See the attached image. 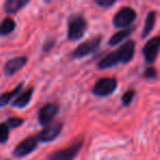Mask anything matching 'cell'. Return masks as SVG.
<instances>
[{"instance_id": "obj_12", "label": "cell", "mask_w": 160, "mask_h": 160, "mask_svg": "<svg viewBox=\"0 0 160 160\" xmlns=\"http://www.w3.org/2000/svg\"><path fill=\"white\" fill-rule=\"evenodd\" d=\"M33 92H34L33 88H29V89L21 92V93L12 101V107L18 108V109H23V108H25L30 102H31Z\"/></svg>"}, {"instance_id": "obj_9", "label": "cell", "mask_w": 160, "mask_h": 160, "mask_svg": "<svg viewBox=\"0 0 160 160\" xmlns=\"http://www.w3.org/2000/svg\"><path fill=\"white\" fill-rule=\"evenodd\" d=\"M160 49V35L150 38L148 42L145 44L142 48V55H144L145 62L147 64H153L158 56Z\"/></svg>"}, {"instance_id": "obj_11", "label": "cell", "mask_w": 160, "mask_h": 160, "mask_svg": "<svg viewBox=\"0 0 160 160\" xmlns=\"http://www.w3.org/2000/svg\"><path fill=\"white\" fill-rule=\"evenodd\" d=\"M28 62V58L25 56H18V57L11 58L8 60L5 65V75L6 76H13L18 72L20 69H22L25 66Z\"/></svg>"}, {"instance_id": "obj_21", "label": "cell", "mask_w": 160, "mask_h": 160, "mask_svg": "<svg viewBox=\"0 0 160 160\" xmlns=\"http://www.w3.org/2000/svg\"><path fill=\"white\" fill-rule=\"evenodd\" d=\"M115 0H96V3L99 6V7L101 8H105V9H108V8L112 7V6L115 5Z\"/></svg>"}, {"instance_id": "obj_6", "label": "cell", "mask_w": 160, "mask_h": 160, "mask_svg": "<svg viewBox=\"0 0 160 160\" xmlns=\"http://www.w3.org/2000/svg\"><path fill=\"white\" fill-rule=\"evenodd\" d=\"M101 41H102L101 36H93V38L85 41V42L81 43L79 46H77L73 49L71 56L73 58H83L86 56L90 55V54L94 53L98 49Z\"/></svg>"}, {"instance_id": "obj_1", "label": "cell", "mask_w": 160, "mask_h": 160, "mask_svg": "<svg viewBox=\"0 0 160 160\" xmlns=\"http://www.w3.org/2000/svg\"><path fill=\"white\" fill-rule=\"evenodd\" d=\"M134 54H135V42L133 40H128L118 49L101 58V60L98 62V68L108 69L118 64H127L133 59Z\"/></svg>"}, {"instance_id": "obj_3", "label": "cell", "mask_w": 160, "mask_h": 160, "mask_svg": "<svg viewBox=\"0 0 160 160\" xmlns=\"http://www.w3.org/2000/svg\"><path fill=\"white\" fill-rule=\"evenodd\" d=\"M83 146L82 139H77L70 146L66 147L65 149H59L48 156L46 160H75L79 151Z\"/></svg>"}, {"instance_id": "obj_22", "label": "cell", "mask_w": 160, "mask_h": 160, "mask_svg": "<svg viewBox=\"0 0 160 160\" xmlns=\"http://www.w3.org/2000/svg\"><path fill=\"white\" fill-rule=\"evenodd\" d=\"M144 77L147 78V79H155L157 77V70L153 67H148V68L145 69Z\"/></svg>"}, {"instance_id": "obj_2", "label": "cell", "mask_w": 160, "mask_h": 160, "mask_svg": "<svg viewBox=\"0 0 160 160\" xmlns=\"http://www.w3.org/2000/svg\"><path fill=\"white\" fill-rule=\"evenodd\" d=\"M88 29V22L81 14H72L67 23V38L70 42H76L82 38Z\"/></svg>"}, {"instance_id": "obj_13", "label": "cell", "mask_w": 160, "mask_h": 160, "mask_svg": "<svg viewBox=\"0 0 160 160\" xmlns=\"http://www.w3.org/2000/svg\"><path fill=\"white\" fill-rule=\"evenodd\" d=\"M22 87H23V82L19 83L13 90L11 91H8V92H5L0 96V108H3L10 103L11 101H13L19 94L21 93V90H22Z\"/></svg>"}, {"instance_id": "obj_4", "label": "cell", "mask_w": 160, "mask_h": 160, "mask_svg": "<svg viewBox=\"0 0 160 160\" xmlns=\"http://www.w3.org/2000/svg\"><path fill=\"white\" fill-rule=\"evenodd\" d=\"M137 13L131 7H123L115 13L113 18V25L118 29H128L135 21Z\"/></svg>"}, {"instance_id": "obj_20", "label": "cell", "mask_w": 160, "mask_h": 160, "mask_svg": "<svg viewBox=\"0 0 160 160\" xmlns=\"http://www.w3.org/2000/svg\"><path fill=\"white\" fill-rule=\"evenodd\" d=\"M6 123L8 124L9 128H17V127H20L24 123V120L20 118H9L6 121Z\"/></svg>"}, {"instance_id": "obj_5", "label": "cell", "mask_w": 160, "mask_h": 160, "mask_svg": "<svg viewBox=\"0 0 160 160\" xmlns=\"http://www.w3.org/2000/svg\"><path fill=\"white\" fill-rule=\"evenodd\" d=\"M118 88V80L115 78H100L92 88V93L96 97H109Z\"/></svg>"}, {"instance_id": "obj_19", "label": "cell", "mask_w": 160, "mask_h": 160, "mask_svg": "<svg viewBox=\"0 0 160 160\" xmlns=\"http://www.w3.org/2000/svg\"><path fill=\"white\" fill-rule=\"evenodd\" d=\"M134 97H135V90L134 89H128L126 92H124L122 97V103L123 105L127 107L132 103V101L134 100Z\"/></svg>"}, {"instance_id": "obj_8", "label": "cell", "mask_w": 160, "mask_h": 160, "mask_svg": "<svg viewBox=\"0 0 160 160\" xmlns=\"http://www.w3.org/2000/svg\"><path fill=\"white\" fill-rule=\"evenodd\" d=\"M59 111V105L57 103H46L44 104L38 113V120L42 126H47L52 123Z\"/></svg>"}, {"instance_id": "obj_17", "label": "cell", "mask_w": 160, "mask_h": 160, "mask_svg": "<svg viewBox=\"0 0 160 160\" xmlns=\"http://www.w3.org/2000/svg\"><path fill=\"white\" fill-rule=\"evenodd\" d=\"M156 23V12L155 11H149L146 16L145 19V25H144V30H142V38H145L150 34V32L153 30Z\"/></svg>"}, {"instance_id": "obj_16", "label": "cell", "mask_w": 160, "mask_h": 160, "mask_svg": "<svg viewBox=\"0 0 160 160\" xmlns=\"http://www.w3.org/2000/svg\"><path fill=\"white\" fill-rule=\"evenodd\" d=\"M16 28H17L16 21L12 18L7 17V18L3 19L2 22L0 23V35L1 36L9 35V34H11L16 30Z\"/></svg>"}, {"instance_id": "obj_18", "label": "cell", "mask_w": 160, "mask_h": 160, "mask_svg": "<svg viewBox=\"0 0 160 160\" xmlns=\"http://www.w3.org/2000/svg\"><path fill=\"white\" fill-rule=\"evenodd\" d=\"M10 135V128L6 122L0 123V144H5L8 142Z\"/></svg>"}, {"instance_id": "obj_10", "label": "cell", "mask_w": 160, "mask_h": 160, "mask_svg": "<svg viewBox=\"0 0 160 160\" xmlns=\"http://www.w3.org/2000/svg\"><path fill=\"white\" fill-rule=\"evenodd\" d=\"M62 131V123L60 122H54L49 125L45 126L40 133L38 134V138L41 142H48L54 140L58 137Z\"/></svg>"}, {"instance_id": "obj_7", "label": "cell", "mask_w": 160, "mask_h": 160, "mask_svg": "<svg viewBox=\"0 0 160 160\" xmlns=\"http://www.w3.org/2000/svg\"><path fill=\"white\" fill-rule=\"evenodd\" d=\"M38 142H40V140H38V136H31V137L25 138V139L22 140L20 144L17 145L16 148L13 149L12 155H13L16 158L25 157V156L30 155V153L33 152V151L35 150Z\"/></svg>"}, {"instance_id": "obj_15", "label": "cell", "mask_w": 160, "mask_h": 160, "mask_svg": "<svg viewBox=\"0 0 160 160\" xmlns=\"http://www.w3.org/2000/svg\"><path fill=\"white\" fill-rule=\"evenodd\" d=\"M132 32H133V29H132V28L121 30V31L116 32V33H114L113 35L111 36V38L109 40V43H108V44H109L110 46H115V45L120 44V43H122L125 38H128V36L131 35Z\"/></svg>"}, {"instance_id": "obj_14", "label": "cell", "mask_w": 160, "mask_h": 160, "mask_svg": "<svg viewBox=\"0 0 160 160\" xmlns=\"http://www.w3.org/2000/svg\"><path fill=\"white\" fill-rule=\"evenodd\" d=\"M27 5H29L28 0H7L3 5V8H5V11L7 13L14 14L20 11Z\"/></svg>"}, {"instance_id": "obj_23", "label": "cell", "mask_w": 160, "mask_h": 160, "mask_svg": "<svg viewBox=\"0 0 160 160\" xmlns=\"http://www.w3.org/2000/svg\"><path fill=\"white\" fill-rule=\"evenodd\" d=\"M54 44H55V42H54V41H48V42L45 43L44 46H43V49H44V52H48L49 49H51L52 47L54 46Z\"/></svg>"}]
</instances>
